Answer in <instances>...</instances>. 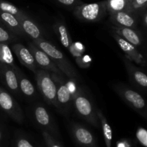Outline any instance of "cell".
Here are the masks:
<instances>
[{
  "mask_svg": "<svg viewBox=\"0 0 147 147\" xmlns=\"http://www.w3.org/2000/svg\"><path fill=\"white\" fill-rule=\"evenodd\" d=\"M32 43L44 51L53 60L63 74L65 75L70 80L73 81H80V77L76 68L73 67L67 57L65 56V55L53 43L46 40L45 38L33 40Z\"/></svg>",
  "mask_w": 147,
  "mask_h": 147,
  "instance_id": "cell-1",
  "label": "cell"
},
{
  "mask_svg": "<svg viewBox=\"0 0 147 147\" xmlns=\"http://www.w3.org/2000/svg\"><path fill=\"white\" fill-rule=\"evenodd\" d=\"M72 103L78 114L95 127L100 126V121L97 115V109L94 107L90 98L86 96L83 90H75L73 93Z\"/></svg>",
  "mask_w": 147,
  "mask_h": 147,
  "instance_id": "cell-2",
  "label": "cell"
},
{
  "mask_svg": "<svg viewBox=\"0 0 147 147\" xmlns=\"http://www.w3.org/2000/svg\"><path fill=\"white\" fill-rule=\"evenodd\" d=\"M114 91L120 96L121 98L133 110L137 112L145 119L147 118L146 101L144 98L137 91L123 84H116L113 86Z\"/></svg>",
  "mask_w": 147,
  "mask_h": 147,
  "instance_id": "cell-3",
  "label": "cell"
},
{
  "mask_svg": "<svg viewBox=\"0 0 147 147\" xmlns=\"http://www.w3.org/2000/svg\"><path fill=\"white\" fill-rule=\"evenodd\" d=\"M34 74L37 88L43 98L49 105L57 109V88L51 73L42 69H37Z\"/></svg>",
  "mask_w": 147,
  "mask_h": 147,
  "instance_id": "cell-4",
  "label": "cell"
},
{
  "mask_svg": "<svg viewBox=\"0 0 147 147\" xmlns=\"http://www.w3.org/2000/svg\"><path fill=\"white\" fill-rule=\"evenodd\" d=\"M107 13L106 1L77 6L73 9V14L76 18L85 22H98Z\"/></svg>",
  "mask_w": 147,
  "mask_h": 147,
  "instance_id": "cell-5",
  "label": "cell"
},
{
  "mask_svg": "<svg viewBox=\"0 0 147 147\" xmlns=\"http://www.w3.org/2000/svg\"><path fill=\"white\" fill-rule=\"evenodd\" d=\"M30 115L34 123L43 131H47L53 137H59L58 128L51 113L40 103H36L30 109Z\"/></svg>",
  "mask_w": 147,
  "mask_h": 147,
  "instance_id": "cell-6",
  "label": "cell"
},
{
  "mask_svg": "<svg viewBox=\"0 0 147 147\" xmlns=\"http://www.w3.org/2000/svg\"><path fill=\"white\" fill-rule=\"evenodd\" d=\"M0 111L19 124L24 122L22 109L9 92L1 86H0Z\"/></svg>",
  "mask_w": 147,
  "mask_h": 147,
  "instance_id": "cell-7",
  "label": "cell"
},
{
  "mask_svg": "<svg viewBox=\"0 0 147 147\" xmlns=\"http://www.w3.org/2000/svg\"><path fill=\"white\" fill-rule=\"evenodd\" d=\"M51 76L54 80L57 88V109L61 113H67L72 105L73 93L69 87L68 83L65 81L62 76L51 73Z\"/></svg>",
  "mask_w": 147,
  "mask_h": 147,
  "instance_id": "cell-8",
  "label": "cell"
},
{
  "mask_svg": "<svg viewBox=\"0 0 147 147\" xmlns=\"http://www.w3.org/2000/svg\"><path fill=\"white\" fill-rule=\"evenodd\" d=\"M28 49L32 54L37 65L39 66L40 69L47 70L50 73H55L59 76L63 75L61 70L57 67L53 60L44 51L37 47L34 43H29Z\"/></svg>",
  "mask_w": 147,
  "mask_h": 147,
  "instance_id": "cell-9",
  "label": "cell"
},
{
  "mask_svg": "<svg viewBox=\"0 0 147 147\" xmlns=\"http://www.w3.org/2000/svg\"><path fill=\"white\" fill-rule=\"evenodd\" d=\"M72 136L79 146L82 147H97L96 138L84 126L74 123L70 126Z\"/></svg>",
  "mask_w": 147,
  "mask_h": 147,
  "instance_id": "cell-10",
  "label": "cell"
},
{
  "mask_svg": "<svg viewBox=\"0 0 147 147\" xmlns=\"http://www.w3.org/2000/svg\"><path fill=\"white\" fill-rule=\"evenodd\" d=\"M125 67L131 83L142 91L145 92L147 88V76L143 71L134 65L133 62L124 57L123 59Z\"/></svg>",
  "mask_w": 147,
  "mask_h": 147,
  "instance_id": "cell-11",
  "label": "cell"
},
{
  "mask_svg": "<svg viewBox=\"0 0 147 147\" xmlns=\"http://www.w3.org/2000/svg\"><path fill=\"white\" fill-rule=\"evenodd\" d=\"M112 36L116 40V43L119 46L122 51L126 54V57L129 58L131 61L136 63L141 66L146 65V60L142 53L139 52L136 46L131 44L126 40L121 37L116 33L112 32Z\"/></svg>",
  "mask_w": 147,
  "mask_h": 147,
  "instance_id": "cell-12",
  "label": "cell"
},
{
  "mask_svg": "<svg viewBox=\"0 0 147 147\" xmlns=\"http://www.w3.org/2000/svg\"><path fill=\"white\" fill-rule=\"evenodd\" d=\"M0 80L10 93L20 96L21 92L19 88L17 76L11 66L0 63Z\"/></svg>",
  "mask_w": 147,
  "mask_h": 147,
  "instance_id": "cell-13",
  "label": "cell"
},
{
  "mask_svg": "<svg viewBox=\"0 0 147 147\" xmlns=\"http://www.w3.org/2000/svg\"><path fill=\"white\" fill-rule=\"evenodd\" d=\"M11 50L16 55L21 64H22L24 67L28 68L33 73L37 71L38 69L37 63L34 60L32 54L27 47L20 43H14L11 45Z\"/></svg>",
  "mask_w": 147,
  "mask_h": 147,
  "instance_id": "cell-14",
  "label": "cell"
},
{
  "mask_svg": "<svg viewBox=\"0 0 147 147\" xmlns=\"http://www.w3.org/2000/svg\"><path fill=\"white\" fill-rule=\"evenodd\" d=\"M110 20L115 27L136 29L139 23V15L126 11H118L110 14Z\"/></svg>",
  "mask_w": 147,
  "mask_h": 147,
  "instance_id": "cell-15",
  "label": "cell"
},
{
  "mask_svg": "<svg viewBox=\"0 0 147 147\" xmlns=\"http://www.w3.org/2000/svg\"><path fill=\"white\" fill-rule=\"evenodd\" d=\"M18 20L26 36L31 37L32 40L43 38V33L40 27L27 13Z\"/></svg>",
  "mask_w": 147,
  "mask_h": 147,
  "instance_id": "cell-16",
  "label": "cell"
},
{
  "mask_svg": "<svg viewBox=\"0 0 147 147\" xmlns=\"http://www.w3.org/2000/svg\"><path fill=\"white\" fill-rule=\"evenodd\" d=\"M53 30L63 47L67 49L70 54H73L76 51V45L75 42L72 41L70 33L64 22L62 21H57L55 22V24H53Z\"/></svg>",
  "mask_w": 147,
  "mask_h": 147,
  "instance_id": "cell-17",
  "label": "cell"
},
{
  "mask_svg": "<svg viewBox=\"0 0 147 147\" xmlns=\"http://www.w3.org/2000/svg\"><path fill=\"white\" fill-rule=\"evenodd\" d=\"M12 68L17 76V83L20 92L29 98H34L36 97V90L31 81L27 78V76L21 71V70L17 66L14 65Z\"/></svg>",
  "mask_w": 147,
  "mask_h": 147,
  "instance_id": "cell-18",
  "label": "cell"
},
{
  "mask_svg": "<svg viewBox=\"0 0 147 147\" xmlns=\"http://www.w3.org/2000/svg\"><path fill=\"white\" fill-rule=\"evenodd\" d=\"M0 22L19 37H26L18 18L13 14L0 11Z\"/></svg>",
  "mask_w": 147,
  "mask_h": 147,
  "instance_id": "cell-19",
  "label": "cell"
},
{
  "mask_svg": "<svg viewBox=\"0 0 147 147\" xmlns=\"http://www.w3.org/2000/svg\"><path fill=\"white\" fill-rule=\"evenodd\" d=\"M112 30L113 33H116L136 47L142 45V37L140 32L136 29L130 27H112Z\"/></svg>",
  "mask_w": 147,
  "mask_h": 147,
  "instance_id": "cell-20",
  "label": "cell"
},
{
  "mask_svg": "<svg viewBox=\"0 0 147 147\" xmlns=\"http://www.w3.org/2000/svg\"><path fill=\"white\" fill-rule=\"evenodd\" d=\"M97 115L98 117L100 124L101 125L102 130H103V136H104L105 143L106 147H111L112 141V129L108 122L107 119L103 115L102 111L99 109H97Z\"/></svg>",
  "mask_w": 147,
  "mask_h": 147,
  "instance_id": "cell-21",
  "label": "cell"
},
{
  "mask_svg": "<svg viewBox=\"0 0 147 147\" xmlns=\"http://www.w3.org/2000/svg\"><path fill=\"white\" fill-rule=\"evenodd\" d=\"M129 3V0H106V10L109 15L118 11H128Z\"/></svg>",
  "mask_w": 147,
  "mask_h": 147,
  "instance_id": "cell-22",
  "label": "cell"
},
{
  "mask_svg": "<svg viewBox=\"0 0 147 147\" xmlns=\"http://www.w3.org/2000/svg\"><path fill=\"white\" fill-rule=\"evenodd\" d=\"M0 63L8 65L11 67L15 65L14 63L12 53L8 44L0 43Z\"/></svg>",
  "mask_w": 147,
  "mask_h": 147,
  "instance_id": "cell-23",
  "label": "cell"
},
{
  "mask_svg": "<svg viewBox=\"0 0 147 147\" xmlns=\"http://www.w3.org/2000/svg\"><path fill=\"white\" fill-rule=\"evenodd\" d=\"M147 0H131L128 12L133 13L137 15H142L146 10Z\"/></svg>",
  "mask_w": 147,
  "mask_h": 147,
  "instance_id": "cell-24",
  "label": "cell"
},
{
  "mask_svg": "<svg viewBox=\"0 0 147 147\" xmlns=\"http://www.w3.org/2000/svg\"><path fill=\"white\" fill-rule=\"evenodd\" d=\"M18 39V36L9 31L7 27H4L0 22V43L9 44V43H12L14 42L17 41Z\"/></svg>",
  "mask_w": 147,
  "mask_h": 147,
  "instance_id": "cell-25",
  "label": "cell"
},
{
  "mask_svg": "<svg viewBox=\"0 0 147 147\" xmlns=\"http://www.w3.org/2000/svg\"><path fill=\"white\" fill-rule=\"evenodd\" d=\"M42 136L47 147H61L56 142L55 137H53L51 134L47 133V131H42Z\"/></svg>",
  "mask_w": 147,
  "mask_h": 147,
  "instance_id": "cell-26",
  "label": "cell"
},
{
  "mask_svg": "<svg viewBox=\"0 0 147 147\" xmlns=\"http://www.w3.org/2000/svg\"><path fill=\"white\" fill-rule=\"evenodd\" d=\"M16 147H34L32 142L25 136L18 135L15 139Z\"/></svg>",
  "mask_w": 147,
  "mask_h": 147,
  "instance_id": "cell-27",
  "label": "cell"
},
{
  "mask_svg": "<svg viewBox=\"0 0 147 147\" xmlns=\"http://www.w3.org/2000/svg\"><path fill=\"white\" fill-rule=\"evenodd\" d=\"M55 1L60 5L73 9L77 6L80 5L83 3L81 0H55Z\"/></svg>",
  "mask_w": 147,
  "mask_h": 147,
  "instance_id": "cell-28",
  "label": "cell"
},
{
  "mask_svg": "<svg viewBox=\"0 0 147 147\" xmlns=\"http://www.w3.org/2000/svg\"><path fill=\"white\" fill-rule=\"evenodd\" d=\"M136 138L141 144L144 147L147 146V131L144 128L140 127L136 131Z\"/></svg>",
  "mask_w": 147,
  "mask_h": 147,
  "instance_id": "cell-29",
  "label": "cell"
},
{
  "mask_svg": "<svg viewBox=\"0 0 147 147\" xmlns=\"http://www.w3.org/2000/svg\"><path fill=\"white\" fill-rule=\"evenodd\" d=\"M117 147H131L129 142L126 140L121 141L117 143Z\"/></svg>",
  "mask_w": 147,
  "mask_h": 147,
  "instance_id": "cell-30",
  "label": "cell"
},
{
  "mask_svg": "<svg viewBox=\"0 0 147 147\" xmlns=\"http://www.w3.org/2000/svg\"><path fill=\"white\" fill-rule=\"evenodd\" d=\"M3 134H4V128H3L2 123L0 120V147L1 146V142H2Z\"/></svg>",
  "mask_w": 147,
  "mask_h": 147,
  "instance_id": "cell-31",
  "label": "cell"
},
{
  "mask_svg": "<svg viewBox=\"0 0 147 147\" xmlns=\"http://www.w3.org/2000/svg\"><path fill=\"white\" fill-rule=\"evenodd\" d=\"M142 17H143V24L144 26L145 27V28L147 26V14H146V11H144L142 14Z\"/></svg>",
  "mask_w": 147,
  "mask_h": 147,
  "instance_id": "cell-32",
  "label": "cell"
},
{
  "mask_svg": "<svg viewBox=\"0 0 147 147\" xmlns=\"http://www.w3.org/2000/svg\"><path fill=\"white\" fill-rule=\"evenodd\" d=\"M129 1H131V0H129Z\"/></svg>",
  "mask_w": 147,
  "mask_h": 147,
  "instance_id": "cell-33",
  "label": "cell"
}]
</instances>
